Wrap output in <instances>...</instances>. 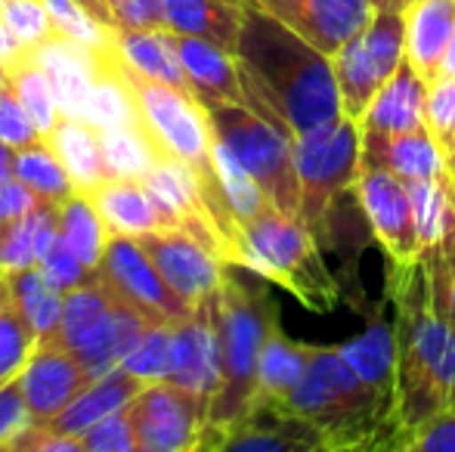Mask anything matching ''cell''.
I'll return each instance as SVG.
<instances>
[{"instance_id":"cell-27","label":"cell","mask_w":455,"mask_h":452,"mask_svg":"<svg viewBox=\"0 0 455 452\" xmlns=\"http://www.w3.org/2000/svg\"><path fill=\"white\" fill-rule=\"evenodd\" d=\"M112 44L118 50V56L127 62L131 68H137L140 75L152 81H162L168 87L189 93L192 87L186 78V68L177 53V44L171 28H146V31H115Z\"/></svg>"},{"instance_id":"cell-32","label":"cell","mask_w":455,"mask_h":452,"mask_svg":"<svg viewBox=\"0 0 455 452\" xmlns=\"http://www.w3.org/2000/svg\"><path fill=\"white\" fill-rule=\"evenodd\" d=\"M12 177L22 180L44 202H56V205L75 193V183L68 177L66 164L50 149L47 139H37V143L16 149V155H12Z\"/></svg>"},{"instance_id":"cell-47","label":"cell","mask_w":455,"mask_h":452,"mask_svg":"<svg viewBox=\"0 0 455 452\" xmlns=\"http://www.w3.org/2000/svg\"><path fill=\"white\" fill-rule=\"evenodd\" d=\"M425 121H427V131L443 146L455 124V78H437L427 84Z\"/></svg>"},{"instance_id":"cell-17","label":"cell","mask_w":455,"mask_h":452,"mask_svg":"<svg viewBox=\"0 0 455 452\" xmlns=\"http://www.w3.org/2000/svg\"><path fill=\"white\" fill-rule=\"evenodd\" d=\"M171 35H174L177 53H180L186 78H189L192 97L204 109H214V106H227V103L248 106L245 81H242V68L235 53L204 41V37L180 35V31H171Z\"/></svg>"},{"instance_id":"cell-48","label":"cell","mask_w":455,"mask_h":452,"mask_svg":"<svg viewBox=\"0 0 455 452\" xmlns=\"http://www.w3.org/2000/svg\"><path fill=\"white\" fill-rule=\"evenodd\" d=\"M115 19V31H146L168 28L164 0H108Z\"/></svg>"},{"instance_id":"cell-18","label":"cell","mask_w":455,"mask_h":452,"mask_svg":"<svg viewBox=\"0 0 455 452\" xmlns=\"http://www.w3.org/2000/svg\"><path fill=\"white\" fill-rule=\"evenodd\" d=\"M102 50L84 47V44L68 41L62 35H56L44 47L31 50L37 56V62H41V68L47 72L50 84H53L56 103H60L62 115L84 118L91 91L96 78L102 75Z\"/></svg>"},{"instance_id":"cell-5","label":"cell","mask_w":455,"mask_h":452,"mask_svg":"<svg viewBox=\"0 0 455 452\" xmlns=\"http://www.w3.org/2000/svg\"><path fill=\"white\" fill-rule=\"evenodd\" d=\"M245 270L282 285L313 313H331L341 301L335 276L323 258L319 239L300 218L267 205L242 224Z\"/></svg>"},{"instance_id":"cell-1","label":"cell","mask_w":455,"mask_h":452,"mask_svg":"<svg viewBox=\"0 0 455 452\" xmlns=\"http://www.w3.org/2000/svg\"><path fill=\"white\" fill-rule=\"evenodd\" d=\"M235 59L248 106L288 137H304L344 118L331 56L294 35L258 0L245 4Z\"/></svg>"},{"instance_id":"cell-13","label":"cell","mask_w":455,"mask_h":452,"mask_svg":"<svg viewBox=\"0 0 455 452\" xmlns=\"http://www.w3.org/2000/svg\"><path fill=\"white\" fill-rule=\"evenodd\" d=\"M137 242L152 258V264L158 266L164 282H168L189 307H196L204 297L220 291V285L227 282V276H229L227 260L217 258L211 248H204L202 242L186 233V229H158V233L140 235Z\"/></svg>"},{"instance_id":"cell-16","label":"cell","mask_w":455,"mask_h":452,"mask_svg":"<svg viewBox=\"0 0 455 452\" xmlns=\"http://www.w3.org/2000/svg\"><path fill=\"white\" fill-rule=\"evenodd\" d=\"M294 35L325 56H335L371 19V0H258Z\"/></svg>"},{"instance_id":"cell-4","label":"cell","mask_w":455,"mask_h":452,"mask_svg":"<svg viewBox=\"0 0 455 452\" xmlns=\"http://www.w3.org/2000/svg\"><path fill=\"white\" fill-rule=\"evenodd\" d=\"M217 316H220V356L223 375L220 391L214 393L208 409L204 437L227 431L254 403L258 391V360L270 329L279 322V307L264 285H248L227 276L217 291Z\"/></svg>"},{"instance_id":"cell-49","label":"cell","mask_w":455,"mask_h":452,"mask_svg":"<svg viewBox=\"0 0 455 452\" xmlns=\"http://www.w3.org/2000/svg\"><path fill=\"white\" fill-rule=\"evenodd\" d=\"M6 452H84L81 449V437L62 434V431L50 428L44 422H31L16 440L6 447Z\"/></svg>"},{"instance_id":"cell-50","label":"cell","mask_w":455,"mask_h":452,"mask_svg":"<svg viewBox=\"0 0 455 452\" xmlns=\"http://www.w3.org/2000/svg\"><path fill=\"white\" fill-rule=\"evenodd\" d=\"M41 202H44L41 195L31 193V189L25 186L22 180L10 177V180L0 183V224L22 218V214H28L31 208H37Z\"/></svg>"},{"instance_id":"cell-19","label":"cell","mask_w":455,"mask_h":452,"mask_svg":"<svg viewBox=\"0 0 455 452\" xmlns=\"http://www.w3.org/2000/svg\"><path fill=\"white\" fill-rule=\"evenodd\" d=\"M363 162L387 168L403 183H419L450 170L443 146L427 127L406 133H363Z\"/></svg>"},{"instance_id":"cell-24","label":"cell","mask_w":455,"mask_h":452,"mask_svg":"<svg viewBox=\"0 0 455 452\" xmlns=\"http://www.w3.org/2000/svg\"><path fill=\"white\" fill-rule=\"evenodd\" d=\"M412 195L415 229H419L421 260L455 248V177L443 170L440 177L406 183Z\"/></svg>"},{"instance_id":"cell-9","label":"cell","mask_w":455,"mask_h":452,"mask_svg":"<svg viewBox=\"0 0 455 452\" xmlns=\"http://www.w3.org/2000/svg\"><path fill=\"white\" fill-rule=\"evenodd\" d=\"M140 452H192L202 449L208 424V400L174 381H149L124 406Z\"/></svg>"},{"instance_id":"cell-60","label":"cell","mask_w":455,"mask_h":452,"mask_svg":"<svg viewBox=\"0 0 455 452\" xmlns=\"http://www.w3.org/2000/svg\"><path fill=\"white\" fill-rule=\"evenodd\" d=\"M452 177H455V174H452Z\"/></svg>"},{"instance_id":"cell-14","label":"cell","mask_w":455,"mask_h":452,"mask_svg":"<svg viewBox=\"0 0 455 452\" xmlns=\"http://www.w3.org/2000/svg\"><path fill=\"white\" fill-rule=\"evenodd\" d=\"M202 449L220 452H329L325 434L307 418L282 409V406L258 403L227 431L204 437Z\"/></svg>"},{"instance_id":"cell-38","label":"cell","mask_w":455,"mask_h":452,"mask_svg":"<svg viewBox=\"0 0 455 452\" xmlns=\"http://www.w3.org/2000/svg\"><path fill=\"white\" fill-rule=\"evenodd\" d=\"M0 22L10 28V35L16 37L19 50H37L47 41H53L60 31L53 25L47 4L44 0H4L0 10Z\"/></svg>"},{"instance_id":"cell-3","label":"cell","mask_w":455,"mask_h":452,"mask_svg":"<svg viewBox=\"0 0 455 452\" xmlns=\"http://www.w3.org/2000/svg\"><path fill=\"white\" fill-rule=\"evenodd\" d=\"M279 406L316 424L329 449H394V393L363 378L341 347H313L307 375Z\"/></svg>"},{"instance_id":"cell-6","label":"cell","mask_w":455,"mask_h":452,"mask_svg":"<svg viewBox=\"0 0 455 452\" xmlns=\"http://www.w3.org/2000/svg\"><path fill=\"white\" fill-rule=\"evenodd\" d=\"M294 168L300 183V220L329 239L331 205L350 193L363 168V131L354 118H338L304 137H294Z\"/></svg>"},{"instance_id":"cell-44","label":"cell","mask_w":455,"mask_h":452,"mask_svg":"<svg viewBox=\"0 0 455 452\" xmlns=\"http://www.w3.org/2000/svg\"><path fill=\"white\" fill-rule=\"evenodd\" d=\"M403 452H455V409L437 412L419 428H412L400 443Z\"/></svg>"},{"instance_id":"cell-42","label":"cell","mask_w":455,"mask_h":452,"mask_svg":"<svg viewBox=\"0 0 455 452\" xmlns=\"http://www.w3.org/2000/svg\"><path fill=\"white\" fill-rule=\"evenodd\" d=\"M37 270H41L44 279H47L56 291H62V295H68L72 289H78V285L96 279V273L91 270V266L81 264V260L72 254V248H68L62 239L56 242V245L50 248L41 260H37Z\"/></svg>"},{"instance_id":"cell-21","label":"cell","mask_w":455,"mask_h":452,"mask_svg":"<svg viewBox=\"0 0 455 452\" xmlns=\"http://www.w3.org/2000/svg\"><path fill=\"white\" fill-rule=\"evenodd\" d=\"M406 62L431 84L437 81L440 62L455 35V0H406Z\"/></svg>"},{"instance_id":"cell-52","label":"cell","mask_w":455,"mask_h":452,"mask_svg":"<svg viewBox=\"0 0 455 452\" xmlns=\"http://www.w3.org/2000/svg\"><path fill=\"white\" fill-rule=\"evenodd\" d=\"M16 53H19L16 37L10 35V28H6L4 22H0V68H6V62H10Z\"/></svg>"},{"instance_id":"cell-20","label":"cell","mask_w":455,"mask_h":452,"mask_svg":"<svg viewBox=\"0 0 455 452\" xmlns=\"http://www.w3.org/2000/svg\"><path fill=\"white\" fill-rule=\"evenodd\" d=\"M93 205L102 214L112 235H131L140 239L158 229H177L164 205L156 199L146 180H127V177H108L93 189Z\"/></svg>"},{"instance_id":"cell-30","label":"cell","mask_w":455,"mask_h":452,"mask_svg":"<svg viewBox=\"0 0 455 452\" xmlns=\"http://www.w3.org/2000/svg\"><path fill=\"white\" fill-rule=\"evenodd\" d=\"M100 131L102 158H106L108 177H127V180H143L158 158V146L140 124H112V127H96Z\"/></svg>"},{"instance_id":"cell-2","label":"cell","mask_w":455,"mask_h":452,"mask_svg":"<svg viewBox=\"0 0 455 452\" xmlns=\"http://www.w3.org/2000/svg\"><path fill=\"white\" fill-rule=\"evenodd\" d=\"M396 301V356H394V449L403 437L455 397V326L440 320L427 301L425 266L390 270Z\"/></svg>"},{"instance_id":"cell-51","label":"cell","mask_w":455,"mask_h":452,"mask_svg":"<svg viewBox=\"0 0 455 452\" xmlns=\"http://www.w3.org/2000/svg\"><path fill=\"white\" fill-rule=\"evenodd\" d=\"M78 4L84 6L87 12H91L96 22L115 31V19H112V10H108V0H78Z\"/></svg>"},{"instance_id":"cell-23","label":"cell","mask_w":455,"mask_h":452,"mask_svg":"<svg viewBox=\"0 0 455 452\" xmlns=\"http://www.w3.org/2000/svg\"><path fill=\"white\" fill-rule=\"evenodd\" d=\"M143 387H146L143 378L131 375L124 366H115L112 372L93 378L91 385H87L84 391H81L78 397H75L72 403L60 412V416L50 418V422H44V424L62 431V434L81 437L84 431H91L93 424L102 422L106 416L124 409V406L131 403Z\"/></svg>"},{"instance_id":"cell-15","label":"cell","mask_w":455,"mask_h":452,"mask_svg":"<svg viewBox=\"0 0 455 452\" xmlns=\"http://www.w3.org/2000/svg\"><path fill=\"white\" fill-rule=\"evenodd\" d=\"M19 381H22L31 418L35 422H50L91 385L93 375L60 341V335H50V338L35 344L28 362L19 372Z\"/></svg>"},{"instance_id":"cell-46","label":"cell","mask_w":455,"mask_h":452,"mask_svg":"<svg viewBox=\"0 0 455 452\" xmlns=\"http://www.w3.org/2000/svg\"><path fill=\"white\" fill-rule=\"evenodd\" d=\"M31 422H35V418H31L22 381H19V375H16V378L0 385V449L10 447Z\"/></svg>"},{"instance_id":"cell-55","label":"cell","mask_w":455,"mask_h":452,"mask_svg":"<svg viewBox=\"0 0 455 452\" xmlns=\"http://www.w3.org/2000/svg\"><path fill=\"white\" fill-rule=\"evenodd\" d=\"M443 152H446V162H450V170L455 174V124H452L450 137H446V143H443Z\"/></svg>"},{"instance_id":"cell-11","label":"cell","mask_w":455,"mask_h":452,"mask_svg":"<svg viewBox=\"0 0 455 452\" xmlns=\"http://www.w3.org/2000/svg\"><path fill=\"white\" fill-rule=\"evenodd\" d=\"M354 193L360 199L371 235L387 254L390 270H409V266L421 264L412 195H409L406 183L396 174H390L387 168L363 162Z\"/></svg>"},{"instance_id":"cell-22","label":"cell","mask_w":455,"mask_h":452,"mask_svg":"<svg viewBox=\"0 0 455 452\" xmlns=\"http://www.w3.org/2000/svg\"><path fill=\"white\" fill-rule=\"evenodd\" d=\"M425 99H427V81L415 72L409 62L396 68V75L371 97L360 115L363 133H406L427 127L425 121Z\"/></svg>"},{"instance_id":"cell-53","label":"cell","mask_w":455,"mask_h":452,"mask_svg":"<svg viewBox=\"0 0 455 452\" xmlns=\"http://www.w3.org/2000/svg\"><path fill=\"white\" fill-rule=\"evenodd\" d=\"M437 78H455V35H452L450 47H446V53H443V62H440Z\"/></svg>"},{"instance_id":"cell-57","label":"cell","mask_w":455,"mask_h":452,"mask_svg":"<svg viewBox=\"0 0 455 452\" xmlns=\"http://www.w3.org/2000/svg\"><path fill=\"white\" fill-rule=\"evenodd\" d=\"M0 10H4V0H0Z\"/></svg>"},{"instance_id":"cell-37","label":"cell","mask_w":455,"mask_h":452,"mask_svg":"<svg viewBox=\"0 0 455 452\" xmlns=\"http://www.w3.org/2000/svg\"><path fill=\"white\" fill-rule=\"evenodd\" d=\"M171 356H174V332H171V322H152V326L140 335V341L131 347V353L121 360V366L149 385V381L168 378Z\"/></svg>"},{"instance_id":"cell-12","label":"cell","mask_w":455,"mask_h":452,"mask_svg":"<svg viewBox=\"0 0 455 452\" xmlns=\"http://www.w3.org/2000/svg\"><path fill=\"white\" fill-rule=\"evenodd\" d=\"M223 289V285H220ZM174 332V356H171V372L164 381L211 400L220 391L223 356H220V316H217V291L192 307L183 320L171 322Z\"/></svg>"},{"instance_id":"cell-26","label":"cell","mask_w":455,"mask_h":452,"mask_svg":"<svg viewBox=\"0 0 455 452\" xmlns=\"http://www.w3.org/2000/svg\"><path fill=\"white\" fill-rule=\"evenodd\" d=\"M44 139L60 155V162L66 164L78 193H93L100 183L108 180L106 158H102V146H100V131L87 118L60 115L56 127Z\"/></svg>"},{"instance_id":"cell-59","label":"cell","mask_w":455,"mask_h":452,"mask_svg":"<svg viewBox=\"0 0 455 452\" xmlns=\"http://www.w3.org/2000/svg\"><path fill=\"white\" fill-rule=\"evenodd\" d=\"M403 6H406V4H403Z\"/></svg>"},{"instance_id":"cell-34","label":"cell","mask_w":455,"mask_h":452,"mask_svg":"<svg viewBox=\"0 0 455 452\" xmlns=\"http://www.w3.org/2000/svg\"><path fill=\"white\" fill-rule=\"evenodd\" d=\"M35 329L19 310L10 279L0 273V385L16 378L35 350Z\"/></svg>"},{"instance_id":"cell-40","label":"cell","mask_w":455,"mask_h":452,"mask_svg":"<svg viewBox=\"0 0 455 452\" xmlns=\"http://www.w3.org/2000/svg\"><path fill=\"white\" fill-rule=\"evenodd\" d=\"M35 211L16 220H6L0 224V273L10 276V273L28 270L37 266V254H35Z\"/></svg>"},{"instance_id":"cell-8","label":"cell","mask_w":455,"mask_h":452,"mask_svg":"<svg viewBox=\"0 0 455 452\" xmlns=\"http://www.w3.org/2000/svg\"><path fill=\"white\" fill-rule=\"evenodd\" d=\"M406 62L403 10H375L371 19L331 56L344 118L360 121L365 106Z\"/></svg>"},{"instance_id":"cell-45","label":"cell","mask_w":455,"mask_h":452,"mask_svg":"<svg viewBox=\"0 0 455 452\" xmlns=\"http://www.w3.org/2000/svg\"><path fill=\"white\" fill-rule=\"evenodd\" d=\"M37 139H44L41 131L35 127V121L22 106V99L16 97V91L10 87L0 97V143H6L10 149H22V146L37 143Z\"/></svg>"},{"instance_id":"cell-58","label":"cell","mask_w":455,"mask_h":452,"mask_svg":"<svg viewBox=\"0 0 455 452\" xmlns=\"http://www.w3.org/2000/svg\"><path fill=\"white\" fill-rule=\"evenodd\" d=\"M452 409H455V397H452Z\"/></svg>"},{"instance_id":"cell-39","label":"cell","mask_w":455,"mask_h":452,"mask_svg":"<svg viewBox=\"0 0 455 452\" xmlns=\"http://www.w3.org/2000/svg\"><path fill=\"white\" fill-rule=\"evenodd\" d=\"M44 4H47L56 31H60L62 37H68V41H78V44L93 47V50H102V47H108V44H112L115 31L96 22V19L78 4V0H44Z\"/></svg>"},{"instance_id":"cell-28","label":"cell","mask_w":455,"mask_h":452,"mask_svg":"<svg viewBox=\"0 0 455 452\" xmlns=\"http://www.w3.org/2000/svg\"><path fill=\"white\" fill-rule=\"evenodd\" d=\"M313 347L310 344L291 341L285 332L279 329V322L270 329L264 347H260V360H258V391H254V403H270L279 406L288 400V393L300 385V378L307 375L310 366Z\"/></svg>"},{"instance_id":"cell-33","label":"cell","mask_w":455,"mask_h":452,"mask_svg":"<svg viewBox=\"0 0 455 452\" xmlns=\"http://www.w3.org/2000/svg\"><path fill=\"white\" fill-rule=\"evenodd\" d=\"M10 285L12 295H16L19 310L25 313L28 326L35 329V338L44 341L50 335L60 332V320H62V301L66 295L56 291L53 285L44 279V273L37 266H28V270L10 273Z\"/></svg>"},{"instance_id":"cell-35","label":"cell","mask_w":455,"mask_h":452,"mask_svg":"<svg viewBox=\"0 0 455 452\" xmlns=\"http://www.w3.org/2000/svg\"><path fill=\"white\" fill-rule=\"evenodd\" d=\"M214 164H217V177H220V189L227 195V205L233 211V218L239 220V226L270 205V199L258 186V180L248 174L245 164L233 155V149L223 139H214Z\"/></svg>"},{"instance_id":"cell-56","label":"cell","mask_w":455,"mask_h":452,"mask_svg":"<svg viewBox=\"0 0 455 452\" xmlns=\"http://www.w3.org/2000/svg\"><path fill=\"white\" fill-rule=\"evenodd\" d=\"M403 4H406V0H371L375 10H403Z\"/></svg>"},{"instance_id":"cell-10","label":"cell","mask_w":455,"mask_h":452,"mask_svg":"<svg viewBox=\"0 0 455 452\" xmlns=\"http://www.w3.org/2000/svg\"><path fill=\"white\" fill-rule=\"evenodd\" d=\"M96 279L106 285L108 295L143 313L149 322H177L192 313L189 304L164 282L143 245L131 235H108Z\"/></svg>"},{"instance_id":"cell-7","label":"cell","mask_w":455,"mask_h":452,"mask_svg":"<svg viewBox=\"0 0 455 452\" xmlns=\"http://www.w3.org/2000/svg\"><path fill=\"white\" fill-rule=\"evenodd\" d=\"M211 127L217 139L233 149V155L245 164L248 174L258 180L264 195L282 214L300 218V183L294 168V137L258 115L251 106L227 103L208 109Z\"/></svg>"},{"instance_id":"cell-54","label":"cell","mask_w":455,"mask_h":452,"mask_svg":"<svg viewBox=\"0 0 455 452\" xmlns=\"http://www.w3.org/2000/svg\"><path fill=\"white\" fill-rule=\"evenodd\" d=\"M12 155H16V149H10L6 143H0V183L12 177Z\"/></svg>"},{"instance_id":"cell-29","label":"cell","mask_w":455,"mask_h":452,"mask_svg":"<svg viewBox=\"0 0 455 452\" xmlns=\"http://www.w3.org/2000/svg\"><path fill=\"white\" fill-rule=\"evenodd\" d=\"M108 235L112 233H108L102 214L96 211L91 193H78V189H75L68 199L60 202V239L66 242L75 258L84 266H91L93 273H96V266H100L102 254H106Z\"/></svg>"},{"instance_id":"cell-25","label":"cell","mask_w":455,"mask_h":452,"mask_svg":"<svg viewBox=\"0 0 455 452\" xmlns=\"http://www.w3.org/2000/svg\"><path fill=\"white\" fill-rule=\"evenodd\" d=\"M248 0H164V19L171 31L204 37L235 53Z\"/></svg>"},{"instance_id":"cell-41","label":"cell","mask_w":455,"mask_h":452,"mask_svg":"<svg viewBox=\"0 0 455 452\" xmlns=\"http://www.w3.org/2000/svg\"><path fill=\"white\" fill-rule=\"evenodd\" d=\"M421 266H425L427 301H431L434 313L455 326V248L425 258Z\"/></svg>"},{"instance_id":"cell-31","label":"cell","mask_w":455,"mask_h":452,"mask_svg":"<svg viewBox=\"0 0 455 452\" xmlns=\"http://www.w3.org/2000/svg\"><path fill=\"white\" fill-rule=\"evenodd\" d=\"M6 75H10V87L16 91V97L22 99V106L28 109L35 127L41 131V137H47L60 121V103H56L53 84H50L47 72L41 68L35 53L19 50L10 62H6Z\"/></svg>"},{"instance_id":"cell-43","label":"cell","mask_w":455,"mask_h":452,"mask_svg":"<svg viewBox=\"0 0 455 452\" xmlns=\"http://www.w3.org/2000/svg\"><path fill=\"white\" fill-rule=\"evenodd\" d=\"M81 449L84 452H140L137 437H133L127 412H112L102 422H96L91 431L81 434Z\"/></svg>"},{"instance_id":"cell-36","label":"cell","mask_w":455,"mask_h":452,"mask_svg":"<svg viewBox=\"0 0 455 452\" xmlns=\"http://www.w3.org/2000/svg\"><path fill=\"white\" fill-rule=\"evenodd\" d=\"M341 353L360 369L363 378H369L371 385L384 387V391L394 393V356H396V341L390 335V329H384L381 322L371 326L365 332L363 341L347 344L341 347Z\"/></svg>"}]
</instances>
